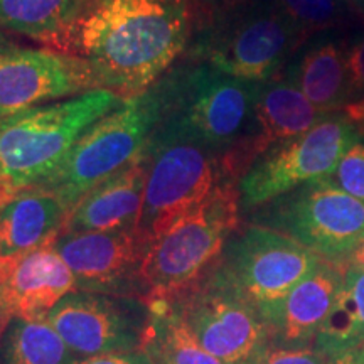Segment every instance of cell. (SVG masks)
Instances as JSON below:
<instances>
[{"instance_id":"cell-1","label":"cell","mask_w":364,"mask_h":364,"mask_svg":"<svg viewBox=\"0 0 364 364\" xmlns=\"http://www.w3.org/2000/svg\"><path fill=\"white\" fill-rule=\"evenodd\" d=\"M194 24L193 0H86L56 53L85 61L100 90L129 100L169 73Z\"/></svg>"},{"instance_id":"cell-2","label":"cell","mask_w":364,"mask_h":364,"mask_svg":"<svg viewBox=\"0 0 364 364\" xmlns=\"http://www.w3.org/2000/svg\"><path fill=\"white\" fill-rule=\"evenodd\" d=\"M124 102L95 90L0 118V177L12 196L48 179L85 132Z\"/></svg>"},{"instance_id":"cell-3","label":"cell","mask_w":364,"mask_h":364,"mask_svg":"<svg viewBox=\"0 0 364 364\" xmlns=\"http://www.w3.org/2000/svg\"><path fill=\"white\" fill-rule=\"evenodd\" d=\"M162 122L225 157L255 130L258 83L233 78L204 63L188 61L162 76Z\"/></svg>"},{"instance_id":"cell-4","label":"cell","mask_w":364,"mask_h":364,"mask_svg":"<svg viewBox=\"0 0 364 364\" xmlns=\"http://www.w3.org/2000/svg\"><path fill=\"white\" fill-rule=\"evenodd\" d=\"M147 156V182L135 226L145 248L176 220L206 201L221 184L233 182L221 156L167 122H159Z\"/></svg>"},{"instance_id":"cell-5","label":"cell","mask_w":364,"mask_h":364,"mask_svg":"<svg viewBox=\"0 0 364 364\" xmlns=\"http://www.w3.org/2000/svg\"><path fill=\"white\" fill-rule=\"evenodd\" d=\"M162 95L152 86L100 118L76 142L61 166L36 188L48 191L68 213L95 186L139 159L162 118Z\"/></svg>"},{"instance_id":"cell-6","label":"cell","mask_w":364,"mask_h":364,"mask_svg":"<svg viewBox=\"0 0 364 364\" xmlns=\"http://www.w3.org/2000/svg\"><path fill=\"white\" fill-rule=\"evenodd\" d=\"M238 203L240 191L225 182L150 241L142 263L145 302L174 297L220 260L226 238L238 226Z\"/></svg>"},{"instance_id":"cell-7","label":"cell","mask_w":364,"mask_h":364,"mask_svg":"<svg viewBox=\"0 0 364 364\" xmlns=\"http://www.w3.org/2000/svg\"><path fill=\"white\" fill-rule=\"evenodd\" d=\"M304 41L306 38L280 12L275 0H253L194 34L186 59L248 83H267Z\"/></svg>"},{"instance_id":"cell-8","label":"cell","mask_w":364,"mask_h":364,"mask_svg":"<svg viewBox=\"0 0 364 364\" xmlns=\"http://www.w3.org/2000/svg\"><path fill=\"white\" fill-rule=\"evenodd\" d=\"M167 300L199 344L223 364H250L268 344L267 324L235 289L220 260Z\"/></svg>"},{"instance_id":"cell-9","label":"cell","mask_w":364,"mask_h":364,"mask_svg":"<svg viewBox=\"0 0 364 364\" xmlns=\"http://www.w3.org/2000/svg\"><path fill=\"white\" fill-rule=\"evenodd\" d=\"M359 142V132L346 117H326L292 140L273 145L240 179L245 208L262 206L280 196L322 181L334 172L346 152Z\"/></svg>"},{"instance_id":"cell-10","label":"cell","mask_w":364,"mask_h":364,"mask_svg":"<svg viewBox=\"0 0 364 364\" xmlns=\"http://www.w3.org/2000/svg\"><path fill=\"white\" fill-rule=\"evenodd\" d=\"M321 260L280 231L250 226L230 245L220 265L235 289L268 324L289 294Z\"/></svg>"},{"instance_id":"cell-11","label":"cell","mask_w":364,"mask_h":364,"mask_svg":"<svg viewBox=\"0 0 364 364\" xmlns=\"http://www.w3.org/2000/svg\"><path fill=\"white\" fill-rule=\"evenodd\" d=\"M270 220L280 233L336 265H344L364 240V204L326 179L280 196Z\"/></svg>"},{"instance_id":"cell-12","label":"cell","mask_w":364,"mask_h":364,"mask_svg":"<svg viewBox=\"0 0 364 364\" xmlns=\"http://www.w3.org/2000/svg\"><path fill=\"white\" fill-rule=\"evenodd\" d=\"M149 317V306L140 299L75 290L59 300L46 318L83 361L142 351Z\"/></svg>"},{"instance_id":"cell-13","label":"cell","mask_w":364,"mask_h":364,"mask_svg":"<svg viewBox=\"0 0 364 364\" xmlns=\"http://www.w3.org/2000/svg\"><path fill=\"white\" fill-rule=\"evenodd\" d=\"M54 248L71 270L80 292L134 297L145 302L142 263L147 248L135 228L61 233Z\"/></svg>"},{"instance_id":"cell-14","label":"cell","mask_w":364,"mask_h":364,"mask_svg":"<svg viewBox=\"0 0 364 364\" xmlns=\"http://www.w3.org/2000/svg\"><path fill=\"white\" fill-rule=\"evenodd\" d=\"M90 90L100 88L85 61L56 51L19 48L0 36V118Z\"/></svg>"},{"instance_id":"cell-15","label":"cell","mask_w":364,"mask_h":364,"mask_svg":"<svg viewBox=\"0 0 364 364\" xmlns=\"http://www.w3.org/2000/svg\"><path fill=\"white\" fill-rule=\"evenodd\" d=\"M327 113L304 97L290 81L258 83L255 98V130L228 156L231 171L243 177L250 166L273 145L292 140L316 127Z\"/></svg>"},{"instance_id":"cell-16","label":"cell","mask_w":364,"mask_h":364,"mask_svg":"<svg viewBox=\"0 0 364 364\" xmlns=\"http://www.w3.org/2000/svg\"><path fill=\"white\" fill-rule=\"evenodd\" d=\"M149 172L147 149L122 171L90 189L68 213L63 233H91L135 228Z\"/></svg>"},{"instance_id":"cell-17","label":"cell","mask_w":364,"mask_h":364,"mask_svg":"<svg viewBox=\"0 0 364 364\" xmlns=\"http://www.w3.org/2000/svg\"><path fill=\"white\" fill-rule=\"evenodd\" d=\"M344 270L321 260L295 287L268 322V343L282 348H312L318 331L334 307Z\"/></svg>"},{"instance_id":"cell-18","label":"cell","mask_w":364,"mask_h":364,"mask_svg":"<svg viewBox=\"0 0 364 364\" xmlns=\"http://www.w3.org/2000/svg\"><path fill=\"white\" fill-rule=\"evenodd\" d=\"M75 290V277L51 243L11 260L0 297L14 317L39 318Z\"/></svg>"},{"instance_id":"cell-19","label":"cell","mask_w":364,"mask_h":364,"mask_svg":"<svg viewBox=\"0 0 364 364\" xmlns=\"http://www.w3.org/2000/svg\"><path fill=\"white\" fill-rule=\"evenodd\" d=\"M68 209L56 196L29 188L0 206V255L14 260L56 241L65 230Z\"/></svg>"},{"instance_id":"cell-20","label":"cell","mask_w":364,"mask_h":364,"mask_svg":"<svg viewBox=\"0 0 364 364\" xmlns=\"http://www.w3.org/2000/svg\"><path fill=\"white\" fill-rule=\"evenodd\" d=\"M287 81L321 112L344 108L349 100L344 48L334 41H318L289 68Z\"/></svg>"},{"instance_id":"cell-21","label":"cell","mask_w":364,"mask_h":364,"mask_svg":"<svg viewBox=\"0 0 364 364\" xmlns=\"http://www.w3.org/2000/svg\"><path fill=\"white\" fill-rule=\"evenodd\" d=\"M86 0H0V29L58 51Z\"/></svg>"},{"instance_id":"cell-22","label":"cell","mask_w":364,"mask_h":364,"mask_svg":"<svg viewBox=\"0 0 364 364\" xmlns=\"http://www.w3.org/2000/svg\"><path fill=\"white\" fill-rule=\"evenodd\" d=\"M364 346V270L348 267L338 300L318 331L314 349L336 359Z\"/></svg>"},{"instance_id":"cell-23","label":"cell","mask_w":364,"mask_h":364,"mask_svg":"<svg viewBox=\"0 0 364 364\" xmlns=\"http://www.w3.org/2000/svg\"><path fill=\"white\" fill-rule=\"evenodd\" d=\"M142 351L154 364H223L191 334L167 299H152Z\"/></svg>"},{"instance_id":"cell-24","label":"cell","mask_w":364,"mask_h":364,"mask_svg":"<svg viewBox=\"0 0 364 364\" xmlns=\"http://www.w3.org/2000/svg\"><path fill=\"white\" fill-rule=\"evenodd\" d=\"M48 318L14 317L0 343V364H78Z\"/></svg>"},{"instance_id":"cell-25","label":"cell","mask_w":364,"mask_h":364,"mask_svg":"<svg viewBox=\"0 0 364 364\" xmlns=\"http://www.w3.org/2000/svg\"><path fill=\"white\" fill-rule=\"evenodd\" d=\"M275 4L304 38L336 26L343 14L339 0H275Z\"/></svg>"},{"instance_id":"cell-26","label":"cell","mask_w":364,"mask_h":364,"mask_svg":"<svg viewBox=\"0 0 364 364\" xmlns=\"http://www.w3.org/2000/svg\"><path fill=\"white\" fill-rule=\"evenodd\" d=\"M326 181L364 204V144H354Z\"/></svg>"},{"instance_id":"cell-27","label":"cell","mask_w":364,"mask_h":364,"mask_svg":"<svg viewBox=\"0 0 364 364\" xmlns=\"http://www.w3.org/2000/svg\"><path fill=\"white\" fill-rule=\"evenodd\" d=\"M250 364H332V359L326 358L312 348H282L268 343Z\"/></svg>"},{"instance_id":"cell-28","label":"cell","mask_w":364,"mask_h":364,"mask_svg":"<svg viewBox=\"0 0 364 364\" xmlns=\"http://www.w3.org/2000/svg\"><path fill=\"white\" fill-rule=\"evenodd\" d=\"M252 2L253 0H193L194 34L203 33Z\"/></svg>"},{"instance_id":"cell-29","label":"cell","mask_w":364,"mask_h":364,"mask_svg":"<svg viewBox=\"0 0 364 364\" xmlns=\"http://www.w3.org/2000/svg\"><path fill=\"white\" fill-rule=\"evenodd\" d=\"M349 100L364 97V36L344 49Z\"/></svg>"},{"instance_id":"cell-30","label":"cell","mask_w":364,"mask_h":364,"mask_svg":"<svg viewBox=\"0 0 364 364\" xmlns=\"http://www.w3.org/2000/svg\"><path fill=\"white\" fill-rule=\"evenodd\" d=\"M78 364H154L144 351L127 353V354H110V356H98L83 359Z\"/></svg>"},{"instance_id":"cell-31","label":"cell","mask_w":364,"mask_h":364,"mask_svg":"<svg viewBox=\"0 0 364 364\" xmlns=\"http://www.w3.org/2000/svg\"><path fill=\"white\" fill-rule=\"evenodd\" d=\"M344 117L348 118L351 124L356 127V130L359 132V135L364 134V98L358 100L354 103H348L343 108Z\"/></svg>"},{"instance_id":"cell-32","label":"cell","mask_w":364,"mask_h":364,"mask_svg":"<svg viewBox=\"0 0 364 364\" xmlns=\"http://www.w3.org/2000/svg\"><path fill=\"white\" fill-rule=\"evenodd\" d=\"M14 318V314L9 306L6 304V300L0 297V343H2V338L4 334H6V331L9 329V326H11Z\"/></svg>"},{"instance_id":"cell-33","label":"cell","mask_w":364,"mask_h":364,"mask_svg":"<svg viewBox=\"0 0 364 364\" xmlns=\"http://www.w3.org/2000/svg\"><path fill=\"white\" fill-rule=\"evenodd\" d=\"M332 364H364V349H356V351L332 359Z\"/></svg>"},{"instance_id":"cell-34","label":"cell","mask_w":364,"mask_h":364,"mask_svg":"<svg viewBox=\"0 0 364 364\" xmlns=\"http://www.w3.org/2000/svg\"><path fill=\"white\" fill-rule=\"evenodd\" d=\"M348 267L359 268V270H364V240L358 245V248L351 253V257L348 258Z\"/></svg>"},{"instance_id":"cell-35","label":"cell","mask_w":364,"mask_h":364,"mask_svg":"<svg viewBox=\"0 0 364 364\" xmlns=\"http://www.w3.org/2000/svg\"><path fill=\"white\" fill-rule=\"evenodd\" d=\"M9 267H11V260H6V258H4L2 255H0V290H2L4 284H6Z\"/></svg>"},{"instance_id":"cell-36","label":"cell","mask_w":364,"mask_h":364,"mask_svg":"<svg viewBox=\"0 0 364 364\" xmlns=\"http://www.w3.org/2000/svg\"><path fill=\"white\" fill-rule=\"evenodd\" d=\"M12 198V193L9 191V188L6 186V182H4L2 177H0V206H4L9 199Z\"/></svg>"},{"instance_id":"cell-37","label":"cell","mask_w":364,"mask_h":364,"mask_svg":"<svg viewBox=\"0 0 364 364\" xmlns=\"http://www.w3.org/2000/svg\"><path fill=\"white\" fill-rule=\"evenodd\" d=\"M363 349H364V346H363Z\"/></svg>"}]
</instances>
